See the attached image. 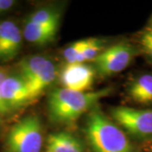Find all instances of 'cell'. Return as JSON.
<instances>
[{
    "instance_id": "obj_1",
    "label": "cell",
    "mask_w": 152,
    "mask_h": 152,
    "mask_svg": "<svg viewBox=\"0 0 152 152\" xmlns=\"http://www.w3.org/2000/svg\"><path fill=\"white\" fill-rule=\"evenodd\" d=\"M84 132L90 152H139L124 131L96 106L88 113Z\"/></svg>"
},
{
    "instance_id": "obj_2",
    "label": "cell",
    "mask_w": 152,
    "mask_h": 152,
    "mask_svg": "<svg viewBox=\"0 0 152 152\" xmlns=\"http://www.w3.org/2000/svg\"><path fill=\"white\" fill-rule=\"evenodd\" d=\"M111 92L110 88L92 92H80L64 87L55 89L50 93L48 100L50 120L56 124L74 123Z\"/></svg>"
},
{
    "instance_id": "obj_3",
    "label": "cell",
    "mask_w": 152,
    "mask_h": 152,
    "mask_svg": "<svg viewBox=\"0 0 152 152\" xmlns=\"http://www.w3.org/2000/svg\"><path fill=\"white\" fill-rule=\"evenodd\" d=\"M43 124L36 114L17 120L4 134L0 152H42Z\"/></svg>"
},
{
    "instance_id": "obj_4",
    "label": "cell",
    "mask_w": 152,
    "mask_h": 152,
    "mask_svg": "<svg viewBox=\"0 0 152 152\" xmlns=\"http://www.w3.org/2000/svg\"><path fill=\"white\" fill-rule=\"evenodd\" d=\"M15 69L26 82L33 101L53 83L58 75L54 62L41 54L23 58L17 64Z\"/></svg>"
},
{
    "instance_id": "obj_5",
    "label": "cell",
    "mask_w": 152,
    "mask_h": 152,
    "mask_svg": "<svg viewBox=\"0 0 152 152\" xmlns=\"http://www.w3.org/2000/svg\"><path fill=\"white\" fill-rule=\"evenodd\" d=\"M110 113L116 124L134 140L145 142L152 139V109L116 107Z\"/></svg>"
},
{
    "instance_id": "obj_6",
    "label": "cell",
    "mask_w": 152,
    "mask_h": 152,
    "mask_svg": "<svg viewBox=\"0 0 152 152\" xmlns=\"http://www.w3.org/2000/svg\"><path fill=\"white\" fill-rule=\"evenodd\" d=\"M137 54V49L129 42H118L104 49L93 61L95 71L106 77L118 74L130 64Z\"/></svg>"
},
{
    "instance_id": "obj_7",
    "label": "cell",
    "mask_w": 152,
    "mask_h": 152,
    "mask_svg": "<svg viewBox=\"0 0 152 152\" xmlns=\"http://www.w3.org/2000/svg\"><path fill=\"white\" fill-rule=\"evenodd\" d=\"M1 98L5 118L33 102L26 82L16 69L10 71L1 86Z\"/></svg>"
},
{
    "instance_id": "obj_8",
    "label": "cell",
    "mask_w": 152,
    "mask_h": 152,
    "mask_svg": "<svg viewBox=\"0 0 152 152\" xmlns=\"http://www.w3.org/2000/svg\"><path fill=\"white\" fill-rule=\"evenodd\" d=\"M22 29L13 20H0V63L6 64L15 59L23 45Z\"/></svg>"
},
{
    "instance_id": "obj_9",
    "label": "cell",
    "mask_w": 152,
    "mask_h": 152,
    "mask_svg": "<svg viewBox=\"0 0 152 152\" xmlns=\"http://www.w3.org/2000/svg\"><path fill=\"white\" fill-rule=\"evenodd\" d=\"M95 79V69L85 63L67 64L63 69L60 80L64 88L80 92H87Z\"/></svg>"
},
{
    "instance_id": "obj_10",
    "label": "cell",
    "mask_w": 152,
    "mask_h": 152,
    "mask_svg": "<svg viewBox=\"0 0 152 152\" xmlns=\"http://www.w3.org/2000/svg\"><path fill=\"white\" fill-rule=\"evenodd\" d=\"M46 152H86L85 145L79 138L67 132L48 136Z\"/></svg>"
},
{
    "instance_id": "obj_11",
    "label": "cell",
    "mask_w": 152,
    "mask_h": 152,
    "mask_svg": "<svg viewBox=\"0 0 152 152\" xmlns=\"http://www.w3.org/2000/svg\"><path fill=\"white\" fill-rule=\"evenodd\" d=\"M128 95L136 103L152 105V74L145 73L137 76L129 83Z\"/></svg>"
},
{
    "instance_id": "obj_12",
    "label": "cell",
    "mask_w": 152,
    "mask_h": 152,
    "mask_svg": "<svg viewBox=\"0 0 152 152\" xmlns=\"http://www.w3.org/2000/svg\"><path fill=\"white\" fill-rule=\"evenodd\" d=\"M58 28L44 27L26 20L22 28L23 37L29 43L42 46L53 41Z\"/></svg>"
},
{
    "instance_id": "obj_13",
    "label": "cell",
    "mask_w": 152,
    "mask_h": 152,
    "mask_svg": "<svg viewBox=\"0 0 152 152\" xmlns=\"http://www.w3.org/2000/svg\"><path fill=\"white\" fill-rule=\"evenodd\" d=\"M60 13L51 8L39 9L32 12L27 18V21L44 27L58 28Z\"/></svg>"
},
{
    "instance_id": "obj_14",
    "label": "cell",
    "mask_w": 152,
    "mask_h": 152,
    "mask_svg": "<svg viewBox=\"0 0 152 152\" xmlns=\"http://www.w3.org/2000/svg\"><path fill=\"white\" fill-rule=\"evenodd\" d=\"M103 42L97 38L85 39V45L82 50V58L85 62H93L103 51Z\"/></svg>"
},
{
    "instance_id": "obj_15",
    "label": "cell",
    "mask_w": 152,
    "mask_h": 152,
    "mask_svg": "<svg viewBox=\"0 0 152 152\" xmlns=\"http://www.w3.org/2000/svg\"><path fill=\"white\" fill-rule=\"evenodd\" d=\"M85 45V40H80L70 44L64 50V58L67 64L84 63L82 58V50Z\"/></svg>"
},
{
    "instance_id": "obj_16",
    "label": "cell",
    "mask_w": 152,
    "mask_h": 152,
    "mask_svg": "<svg viewBox=\"0 0 152 152\" xmlns=\"http://www.w3.org/2000/svg\"><path fill=\"white\" fill-rule=\"evenodd\" d=\"M139 38L142 51L147 58L152 61V28L150 26L145 28Z\"/></svg>"
},
{
    "instance_id": "obj_17",
    "label": "cell",
    "mask_w": 152,
    "mask_h": 152,
    "mask_svg": "<svg viewBox=\"0 0 152 152\" xmlns=\"http://www.w3.org/2000/svg\"><path fill=\"white\" fill-rule=\"evenodd\" d=\"M11 69L5 65H0V113L5 118V113H4V105L2 102V98H1V86L2 83L4 81V80L5 79V77L8 75V74L10 73Z\"/></svg>"
},
{
    "instance_id": "obj_18",
    "label": "cell",
    "mask_w": 152,
    "mask_h": 152,
    "mask_svg": "<svg viewBox=\"0 0 152 152\" xmlns=\"http://www.w3.org/2000/svg\"><path fill=\"white\" fill-rule=\"evenodd\" d=\"M16 4L15 0H0V15L12 10Z\"/></svg>"
},
{
    "instance_id": "obj_19",
    "label": "cell",
    "mask_w": 152,
    "mask_h": 152,
    "mask_svg": "<svg viewBox=\"0 0 152 152\" xmlns=\"http://www.w3.org/2000/svg\"><path fill=\"white\" fill-rule=\"evenodd\" d=\"M144 149H145V152H152V139L145 142Z\"/></svg>"
},
{
    "instance_id": "obj_20",
    "label": "cell",
    "mask_w": 152,
    "mask_h": 152,
    "mask_svg": "<svg viewBox=\"0 0 152 152\" xmlns=\"http://www.w3.org/2000/svg\"><path fill=\"white\" fill-rule=\"evenodd\" d=\"M4 117L0 113V137L2 135V132L4 129Z\"/></svg>"
},
{
    "instance_id": "obj_21",
    "label": "cell",
    "mask_w": 152,
    "mask_h": 152,
    "mask_svg": "<svg viewBox=\"0 0 152 152\" xmlns=\"http://www.w3.org/2000/svg\"><path fill=\"white\" fill-rule=\"evenodd\" d=\"M150 27L152 28V17H151V26H150Z\"/></svg>"
}]
</instances>
